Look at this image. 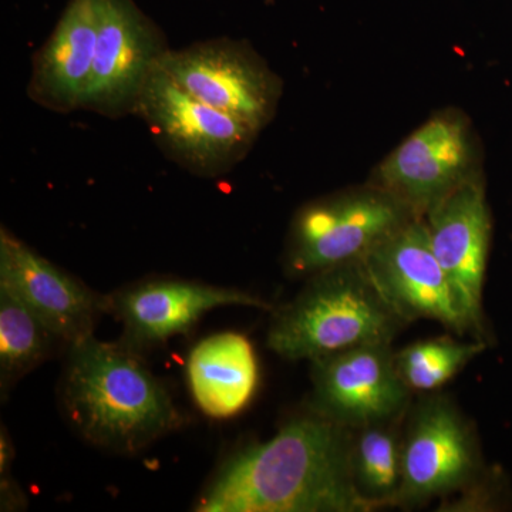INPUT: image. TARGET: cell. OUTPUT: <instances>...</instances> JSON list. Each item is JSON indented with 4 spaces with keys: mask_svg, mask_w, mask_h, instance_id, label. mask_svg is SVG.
I'll list each match as a JSON object with an SVG mask.
<instances>
[{
    "mask_svg": "<svg viewBox=\"0 0 512 512\" xmlns=\"http://www.w3.org/2000/svg\"><path fill=\"white\" fill-rule=\"evenodd\" d=\"M352 429L311 412L225 460L194 510L369 512L350 464Z\"/></svg>",
    "mask_w": 512,
    "mask_h": 512,
    "instance_id": "6da1fadb",
    "label": "cell"
},
{
    "mask_svg": "<svg viewBox=\"0 0 512 512\" xmlns=\"http://www.w3.org/2000/svg\"><path fill=\"white\" fill-rule=\"evenodd\" d=\"M64 413L77 433L116 453H136L177 430L183 416L140 352L94 335L69 346Z\"/></svg>",
    "mask_w": 512,
    "mask_h": 512,
    "instance_id": "7a4b0ae2",
    "label": "cell"
},
{
    "mask_svg": "<svg viewBox=\"0 0 512 512\" xmlns=\"http://www.w3.org/2000/svg\"><path fill=\"white\" fill-rule=\"evenodd\" d=\"M406 320L373 284L362 261L326 269L272 319L268 348L288 360L319 357L375 343H392Z\"/></svg>",
    "mask_w": 512,
    "mask_h": 512,
    "instance_id": "3957f363",
    "label": "cell"
},
{
    "mask_svg": "<svg viewBox=\"0 0 512 512\" xmlns=\"http://www.w3.org/2000/svg\"><path fill=\"white\" fill-rule=\"evenodd\" d=\"M420 217L402 200L380 187L363 188L311 202L296 214L285 252L292 278L352 264L397 229Z\"/></svg>",
    "mask_w": 512,
    "mask_h": 512,
    "instance_id": "277c9868",
    "label": "cell"
},
{
    "mask_svg": "<svg viewBox=\"0 0 512 512\" xmlns=\"http://www.w3.org/2000/svg\"><path fill=\"white\" fill-rule=\"evenodd\" d=\"M134 113L168 151L201 174H218L244 156L258 134L171 82L157 64L138 94Z\"/></svg>",
    "mask_w": 512,
    "mask_h": 512,
    "instance_id": "5b68a950",
    "label": "cell"
},
{
    "mask_svg": "<svg viewBox=\"0 0 512 512\" xmlns=\"http://www.w3.org/2000/svg\"><path fill=\"white\" fill-rule=\"evenodd\" d=\"M157 67L184 92L255 131L274 116L278 80L251 50L238 43L212 40L181 50L167 49Z\"/></svg>",
    "mask_w": 512,
    "mask_h": 512,
    "instance_id": "8992f818",
    "label": "cell"
},
{
    "mask_svg": "<svg viewBox=\"0 0 512 512\" xmlns=\"http://www.w3.org/2000/svg\"><path fill=\"white\" fill-rule=\"evenodd\" d=\"M362 262L383 298L407 323L430 319L457 335L474 332L434 255L421 215L380 242Z\"/></svg>",
    "mask_w": 512,
    "mask_h": 512,
    "instance_id": "52a82bcc",
    "label": "cell"
},
{
    "mask_svg": "<svg viewBox=\"0 0 512 512\" xmlns=\"http://www.w3.org/2000/svg\"><path fill=\"white\" fill-rule=\"evenodd\" d=\"M312 386L313 412L352 430L402 419L412 393L397 372L392 343L312 360Z\"/></svg>",
    "mask_w": 512,
    "mask_h": 512,
    "instance_id": "ba28073f",
    "label": "cell"
},
{
    "mask_svg": "<svg viewBox=\"0 0 512 512\" xmlns=\"http://www.w3.org/2000/svg\"><path fill=\"white\" fill-rule=\"evenodd\" d=\"M481 460L473 431L441 397L424 400L403 434V480L396 507L426 503L473 484Z\"/></svg>",
    "mask_w": 512,
    "mask_h": 512,
    "instance_id": "9c48e42d",
    "label": "cell"
},
{
    "mask_svg": "<svg viewBox=\"0 0 512 512\" xmlns=\"http://www.w3.org/2000/svg\"><path fill=\"white\" fill-rule=\"evenodd\" d=\"M474 146L463 117L443 113L410 134L377 170V187L423 217L474 174Z\"/></svg>",
    "mask_w": 512,
    "mask_h": 512,
    "instance_id": "30bf717a",
    "label": "cell"
},
{
    "mask_svg": "<svg viewBox=\"0 0 512 512\" xmlns=\"http://www.w3.org/2000/svg\"><path fill=\"white\" fill-rule=\"evenodd\" d=\"M423 218L434 255L478 335L484 330L483 291L493 231L483 180L474 174Z\"/></svg>",
    "mask_w": 512,
    "mask_h": 512,
    "instance_id": "8fae6325",
    "label": "cell"
},
{
    "mask_svg": "<svg viewBox=\"0 0 512 512\" xmlns=\"http://www.w3.org/2000/svg\"><path fill=\"white\" fill-rule=\"evenodd\" d=\"M165 50L133 0H99L96 56L84 109L111 117L133 111Z\"/></svg>",
    "mask_w": 512,
    "mask_h": 512,
    "instance_id": "7c38bea8",
    "label": "cell"
},
{
    "mask_svg": "<svg viewBox=\"0 0 512 512\" xmlns=\"http://www.w3.org/2000/svg\"><path fill=\"white\" fill-rule=\"evenodd\" d=\"M221 306L272 309L265 299L241 289L183 279H150L106 296V312L123 323V342L138 352L188 332L202 315Z\"/></svg>",
    "mask_w": 512,
    "mask_h": 512,
    "instance_id": "4fadbf2b",
    "label": "cell"
},
{
    "mask_svg": "<svg viewBox=\"0 0 512 512\" xmlns=\"http://www.w3.org/2000/svg\"><path fill=\"white\" fill-rule=\"evenodd\" d=\"M0 288L20 299L66 345L93 335L106 296L97 295L37 254L8 229L0 231Z\"/></svg>",
    "mask_w": 512,
    "mask_h": 512,
    "instance_id": "5bb4252c",
    "label": "cell"
},
{
    "mask_svg": "<svg viewBox=\"0 0 512 512\" xmlns=\"http://www.w3.org/2000/svg\"><path fill=\"white\" fill-rule=\"evenodd\" d=\"M99 33V0H72L37 53L30 96L49 109H84Z\"/></svg>",
    "mask_w": 512,
    "mask_h": 512,
    "instance_id": "9a60e30c",
    "label": "cell"
},
{
    "mask_svg": "<svg viewBox=\"0 0 512 512\" xmlns=\"http://www.w3.org/2000/svg\"><path fill=\"white\" fill-rule=\"evenodd\" d=\"M187 377L201 412L214 419H228L241 413L255 396L258 359L247 336L217 333L191 350Z\"/></svg>",
    "mask_w": 512,
    "mask_h": 512,
    "instance_id": "2e32d148",
    "label": "cell"
},
{
    "mask_svg": "<svg viewBox=\"0 0 512 512\" xmlns=\"http://www.w3.org/2000/svg\"><path fill=\"white\" fill-rule=\"evenodd\" d=\"M402 419L369 424L352 431L350 464L353 480L359 493L375 510L396 507L402 487Z\"/></svg>",
    "mask_w": 512,
    "mask_h": 512,
    "instance_id": "e0dca14e",
    "label": "cell"
},
{
    "mask_svg": "<svg viewBox=\"0 0 512 512\" xmlns=\"http://www.w3.org/2000/svg\"><path fill=\"white\" fill-rule=\"evenodd\" d=\"M53 335L35 313L0 288V384L2 393L52 353Z\"/></svg>",
    "mask_w": 512,
    "mask_h": 512,
    "instance_id": "ac0fdd59",
    "label": "cell"
},
{
    "mask_svg": "<svg viewBox=\"0 0 512 512\" xmlns=\"http://www.w3.org/2000/svg\"><path fill=\"white\" fill-rule=\"evenodd\" d=\"M485 348L487 345L483 340H423L394 353V362L397 372L412 392H431L450 382Z\"/></svg>",
    "mask_w": 512,
    "mask_h": 512,
    "instance_id": "d6986e66",
    "label": "cell"
},
{
    "mask_svg": "<svg viewBox=\"0 0 512 512\" xmlns=\"http://www.w3.org/2000/svg\"><path fill=\"white\" fill-rule=\"evenodd\" d=\"M13 451L12 441L8 431L2 427L0 431V505L3 511L22 510L26 505L25 495L20 491L18 483L13 480L10 473L12 466Z\"/></svg>",
    "mask_w": 512,
    "mask_h": 512,
    "instance_id": "ffe728a7",
    "label": "cell"
}]
</instances>
